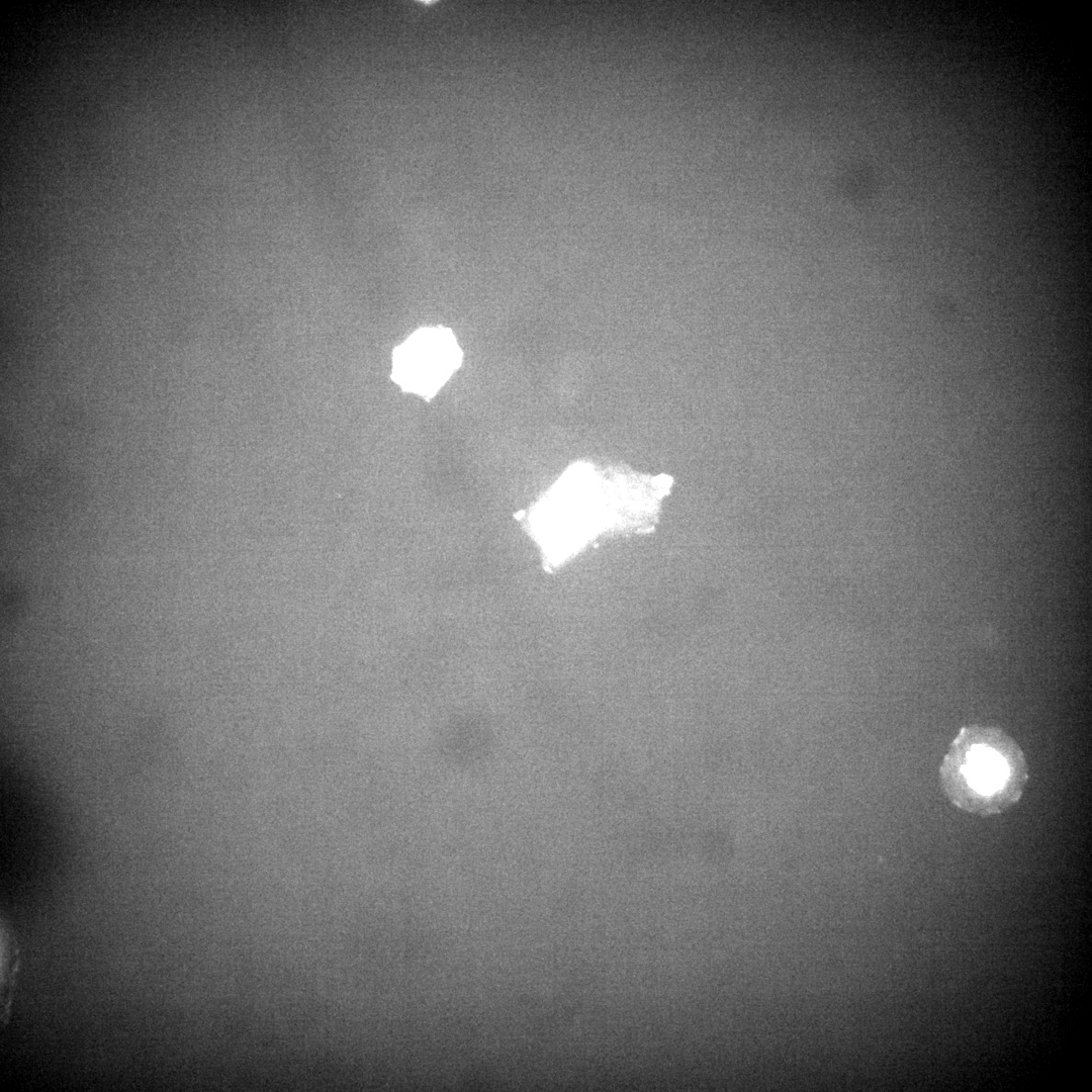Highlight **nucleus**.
<instances>
[{
    "mask_svg": "<svg viewBox=\"0 0 1092 1092\" xmlns=\"http://www.w3.org/2000/svg\"><path fill=\"white\" fill-rule=\"evenodd\" d=\"M461 361V349L450 330L422 328L395 348L392 378L403 390L429 399L460 367Z\"/></svg>",
    "mask_w": 1092,
    "mask_h": 1092,
    "instance_id": "1",
    "label": "nucleus"
},
{
    "mask_svg": "<svg viewBox=\"0 0 1092 1092\" xmlns=\"http://www.w3.org/2000/svg\"><path fill=\"white\" fill-rule=\"evenodd\" d=\"M970 787L983 795L999 790L1008 777L1006 760L993 748L973 745L967 753V762L961 768Z\"/></svg>",
    "mask_w": 1092,
    "mask_h": 1092,
    "instance_id": "2",
    "label": "nucleus"
}]
</instances>
